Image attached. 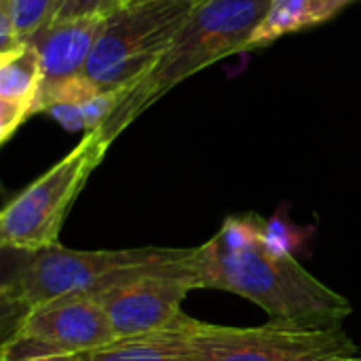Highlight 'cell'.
<instances>
[{
  "instance_id": "cell-11",
  "label": "cell",
  "mask_w": 361,
  "mask_h": 361,
  "mask_svg": "<svg viewBox=\"0 0 361 361\" xmlns=\"http://www.w3.org/2000/svg\"><path fill=\"white\" fill-rule=\"evenodd\" d=\"M190 319L182 313L169 328L135 336H116L108 345L78 357L80 361H201L190 341Z\"/></svg>"
},
{
  "instance_id": "cell-20",
  "label": "cell",
  "mask_w": 361,
  "mask_h": 361,
  "mask_svg": "<svg viewBox=\"0 0 361 361\" xmlns=\"http://www.w3.org/2000/svg\"><path fill=\"white\" fill-rule=\"evenodd\" d=\"M341 361H343V360H341Z\"/></svg>"
},
{
  "instance_id": "cell-1",
  "label": "cell",
  "mask_w": 361,
  "mask_h": 361,
  "mask_svg": "<svg viewBox=\"0 0 361 361\" xmlns=\"http://www.w3.org/2000/svg\"><path fill=\"white\" fill-rule=\"evenodd\" d=\"M195 290H222L264 309L273 322L311 328L341 326L351 302L311 275L294 256L271 254L262 237L243 247H224L214 237L192 247Z\"/></svg>"
},
{
  "instance_id": "cell-6",
  "label": "cell",
  "mask_w": 361,
  "mask_h": 361,
  "mask_svg": "<svg viewBox=\"0 0 361 361\" xmlns=\"http://www.w3.org/2000/svg\"><path fill=\"white\" fill-rule=\"evenodd\" d=\"M190 341L201 361H341L357 355V345L341 326L311 328L273 319L258 328L190 319Z\"/></svg>"
},
{
  "instance_id": "cell-5",
  "label": "cell",
  "mask_w": 361,
  "mask_h": 361,
  "mask_svg": "<svg viewBox=\"0 0 361 361\" xmlns=\"http://www.w3.org/2000/svg\"><path fill=\"white\" fill-rule=\"evenodd\" d=\"M108 148L97 131L85 133L76 148L11 199L0 214L2 247L34 254L57 245L72 203Z\"/></svg>"
},
{
  "instance_id": "cell-14",
  "label": "cell",
  "mask_w": 361,
  "mask_h": 361,
  "mask_svg": "<svg viewBox=\"0 0 361 361\" xmlns=\"http://www.w3.org/2000/svg\"><path fill=\"white\" fill-rule=\"evenodd\" d=\"M13 4L19 36L23 42H30L38 30L53 21L59 0H13Z\"/></svg>"
},
{
  "instance_id": "cell-8",
  "label": "cell",
  "mask_w": 361,
  "mask_h": 361,
  "mask_svg": "<svg viewBox=\"0 0 361 361\" xmlns=\"http://www.w3.org/2000/svg\"><path fill=\"white\" fill-rule=\"evenodd\" d=\"M192 250L184 256L152 264L95 294L116 336H135L169 328L182 317V302L195 290Z\"/></svg>"
},
{
  "instance_id": "cell-13",
  "label": "cell",
  "mask_w": 361,
  "mask_h": 361,
  "mask_svg": "<svg viewBox=\"0 0 361 361\" xmlns=\"http://www.w3.org/2000/svg\"><path fill=\"white\" fill-rule=\"evenodd\" d=\"M311 231L292 224L281 212L262 220V245L277 256H294L305 247Z\"/></svg>"
},
{
  "instance_id": "cell-18",
  "label": "cell",
  "mask_w": 361,
  "mask_h": 361,
  "mask_svg": "<svg viewBox=\"0 0 361 361\" xmlns=\"http://www.w3.org/2000/svg\"><path fill=\"white\" fill-rule=\"evenodd\" d=\"M343 361H361V355H353V357H347V360Z\"/></svg>"
},
{
  "instance_id": "cell-3",
  "label": "cell",
  "mask_w": 361,
  "mask_h": 361,
  "mask_svg": "<svg viewBox=\"0 0 361 361\" xmlns=\"http://www.w3.org/2000/svg\"><path fill=\"white\" fill-rule=\"evenodd\" d=\"M188 250L171 247H133L76 252L59 243L34 254L2 286V300L21 315L51 298L68 294H99L142 269L184 256Z\"/></svg>"
},
{
  "instance_id": "cell-10",
  "label": "cell",
  "mask_w": 361,
  "mask_h": 361,
  "mask_svg": "<svg viewBox=\"0 0 361 361\" xmlns=\"http://www.w3.org/2000/svg\"><path fill=\"white\" fill-rule=\"evenodd\" d=\"M42 78L40 53L32 42L13 57L0 59V142H8L11 135L36 114Z\"/></svg>"
},
{
  "instance_id": "cell-16",
  "label": "cell",
  "mask_w": 361,
  "mask_h": 361,
  "mask_svg": "<svg viewBox=\"0 0 361 361\" xmlns=\"http://www.w3.org/2000/svg\"><path fill=\"white\" fill-rule=\"evenodd\" d=\"M27 42L21 40L17 30L13 0H0V59H8L19 53Z\"/></svg>"
},
{
  "instance_id": "cell-19",
  "label": "cell",
  "mask_w": 361,
  "mask_h": 361,
  "mask_svg": "<svg viewBox=\"0 0 361 361\" xmlns=\"http://www.w3.org/2000/svg\"><path fill=\"white\" fill-rule=\"evenodd\" d=\"M131 2H142V0H127V4H131Z\"/></svg>"
},
{
  "instance_id": "cell-12",
  "label": "cell",
  "mask_w": 361,
  "mask_h": 361,
  "mask_svg": "<svg viewBox=\"0 0 361 361\" xmlns=\"http://www.w3.org/2000/svg\"><path fill=\"white\" fill-rule=\"evenodd\" d=\"M351 2L353 0H271L243 51L264 49L288 34L326 23Z\"/></svg>"
},
{
  "instance_id": "cell-4",
  "label": "cell",
  "mask_w": 361,
  "mask_h": 361,
  "mask_svg": "<svg viewBox=\"0 0 361 361\" xmlns=\"http://www.w3.org/2000/svg\"><path fill=\"white\" fill-rule=\"evenodd\" d=\"M201 0H142L106 17L85 66L99 89H129L167 53Z\"/></svg>"
},
{
  "instance_id": "cell-15",
  "label": "cell",
  "mask_w": 361,
  "mask_h": 361,
  "mask_svg": "<svg viewBox=\"0 0 361 361\" xmlns=\"http://www.w3.org/2000/svg\"><path fill=\"white\" fill-rule=\"evenodd\" d=\"M125 4L127 0H59L53 21H68L78 17H108Z\"/></svg>"
},
{
  "instance_id": "cell-9",
  "label": "cell",
  "mask_w": 361,
  "mask_h": 361,
  "mask_svg": "<svg viewBox=\"0 0 361 361\" xmlns=\"http://www.w3.org/2000/svg\"><path fill=\"white\" fill-rule=\"evenodd\" d=\"M104 23L106 17L51 21L30 38L42 61V89L85 72Z\"/></svg>"
},
{
  "instance_id": "cell-17",
  "label": "cell",
  "mask_w": 361,
  "mask_h": 361,
  "mask_svg": "<svg viewBox=\"0 0 361 361\" xmlns=\"http://www.w3.org/2000/svg\"><path fill=\"white\" fill-rule=\"evenodd\" d=\"M21 361H80L78 355H49V357H32V360Z\"/></svg>"
},
{
  "instance_id": "cell-2",
  "label": "cell",
  "mask_w": 361,
  "mask_h": 361,
  "mask_svg": "<svg viewBox=\"0 0 361 361\" xmlns=\"http://www.w3.org/2000/svg\"><path fill=\"white\" fill-rule=\"evenodd\" d=\"M271 0H201L161 61L135 85L125 89L112 116L97 133L112 142L167 91L203 68L245 49Z\"/></svg>"
},
{
  "instance_id": "cell-7",
  "label": "cell",
  "mask_w": 361,
  "mask_h": 361,
  "mask_svg": "<svg viewBox=\"0 0 361 361\" xmlns=\"http://www.w3.org/2000/svg\"><path fill=\"white\" fill-rule=\"evenodd\" d=\"M114 338L108 313L93 294H68L27 309L6 336L0 361L82 355Z\"/></svg>"
}]
</instances>
